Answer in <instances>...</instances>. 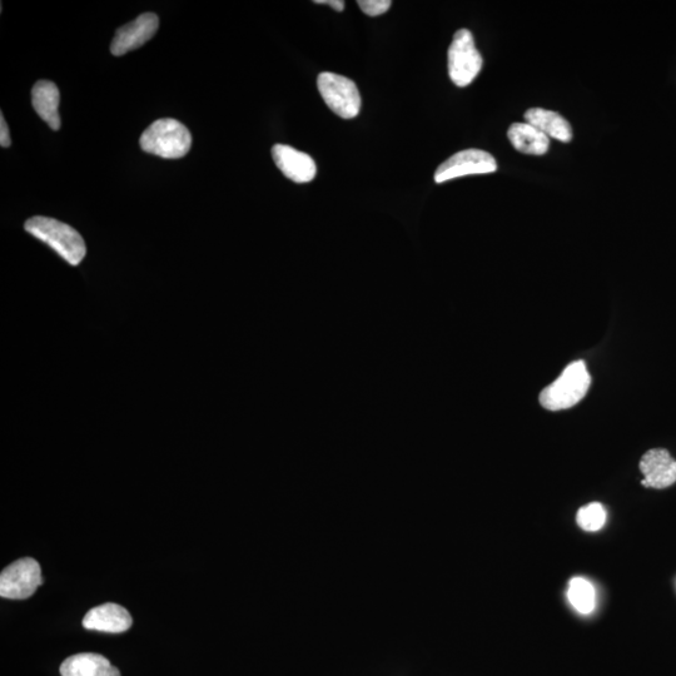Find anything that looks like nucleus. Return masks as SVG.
<instances>
[{
	"mask_svg": "<svg viewBox=\"0 0 676 676\" xmlns=\"http://www.w3.org/2000/svg\"><path fill=\"white\" fill-rule=\"evenodd\" d=\"M640 471L644 480L641 484L653 489H666L676 482V460L665 449H653L641 457Z\"/></svg>",
	"mask_w": 676,
	"mask_h": 676,
	"instance_id": "nucleus-9",
	"label": "nucleus"
},
{
	"mask_svg": "<svg viewBox=\"0 0 676 676\" xmlns=\"http://www.w3.org/2000/svg\"><path fill=\"white\" fill-rule=\"evenodd\" d=\"M62 676H121L116 666L103 655L82 653L71 656L61 665Z\"/></svg>",
	"mask_w": 676,
	"mask_h": 676,
	"instance_id": "nucleus-12",
	"label": "nucleus"
},
{
	"mask_svg": "<svg viewBox=\"0 0 676 676\" xmlns=\"http://www.w3.org/2000/svg\"><path fill=\"white\" fill-rule=\"evenodd\" d=\"M59 101H61V94H59L56 84L49 81H39L34 84L32 89L34 111L53 131H58L61 128V117H59L58 112Z\"/></svg>",
	"mask_w": 676,
	"mask_h": 676,
	"instance_id": "nucleus-13",
	"label": "nucleus"
},
{
	"mask_svg": "<svg viewBox=\"0 0 676 676\" xmlns=\"http://www.w3.org/2000/svg\"><path fill=\"white\" fill-rule=\"evenodd\" d=\"M139 144L144 152L167 159L185 157L192 146L191 132L172 118L158 119L143 132Z\"/></svg>",
	"mask_w": 676,
	"mask_h": 676,
	"instance_id": "nucleus-3",
	"label": "nucleus"
},
{
	"mask_svg": "<svg viewBox=\"0 0 676 676\" xmlns=\"http://www.w3.org/2000/svg\"><path fill=\"white\" fill-rule=\"evenodd\" d=\"M568 596L571 605L581 614H589L595 606V589L590 581L583 578L571 579Z\"/></svg>",
	"mask_w": 676,
	"mask_h": 676,
	"instance_id": "nucleus-16",
	"label": "nucleus"
},
{
	"mask_svg": "<svg viewBox=\"0 0 676 676\" xmlns=\"http://www.w3.org/2000/svg\"><path fill=\"white\" fill-rule=\"evenodd\" d=\"M26 231L53 248L69 265L78 266L86 257L87 247L79 233L66 223L49 217H33L26 222Z\"/></svg>",
	"mask_w": 676,
	"mask_h": 676,
	"instance_id": "nucleus-1",
	"label": "nucleus"
},
{
	"mask_svg": "<svg viewBox=\"0 0 676 676\" xmlns=\"http://www.w3.org/2000/svg\"><path fill=\"white\" fill-rule=\"evenodd\" d=\"M526 123L538 128L546 137L558 139L568 143L573 139V129L559 113L543 108H531L525 113Z\"/></svg>",
	"mask_w": 676,
	"mask_h": 676,
	"instance_id": "nucleus-14",
	"label": "nucleus"
},
{
	"mask_svg": "<svg viewBox=\"0 0 676 676\" xmlns=\"http://www.w3.org/2000/svg\"><path fill=\"white\" fill-rule=\"evenodd\" d=\"M482 57L475 46L474 37L467 29L455 33L449 48V74L457 87L469 86L479 76Z\"/></svg>",
	"mask_w": 676,
	"mask_h": 676,
	"instance_id": "nucleus-5",
	"label": "nucleus"
},
{
	"mask_svg": "<svg viewBox=\"0 0 676 676\" xmlns=\"http://www.w3.org/2000/svg\"><path fill=\"white\" fill-rule=\"evenodd\" d=\"M318 91L328 108L337 116L352 119L359 116L361 96L350 78L335 73H321L317 78Z\"/></svg>",
	"mask_w": 676,
	"mask_h": 676,
	"instance_id": "nucleus-4",
	"label": "nucleus"
},
{
	"mask_svg": "<svg viewBox=\"0 0 676 676\" xmlns=\"http://www.w3.org/2000/svg\"><path fill=\"white\" fill-rule=\"evenodd\" d=\"M315 3L326 4V6L332 7L337 12H342L345 9L344 0H315Z\"/></svg>",
	"mask_w": 676,
	"mask_h": 676,
	"instance_id": "nucleus-20",
	"label": "nucleus"
},
{
	"mask_svg": "<svg viewBox=\"0 0 676 676\" xmlns=\"http://www.w3.org/2000/svg\"><path fill=\"white\" fill-rule=\"evenodd\" d=\"M272 157L278 169L288 180L308 183L316 177V163L307 153L297 151L286 144H276L272 148Z\"/></svg>",
	"mask_w": 676,
	"mask_h": 676,
	"instance_id": "nucleus-10",
	"label": "nucleus"
},
{
	"mask_svg": "<svg viewBox=\"0 0 676 676\" xmlns=\"http://www.w3.org/2000/svg\"><path fill=\"white\" fill-rule=\"evenodd\" d=\"M496 169L497 163L490 153L481 149H466L440 164L435 172V182L444 183L465 176L486 175Z\"/></svg>",
	"mask_w": 676,
	"mask_h": 676,
	"instance_id": "nucleus-7",
	"label": "nucleus"
},
{
	"mask_svg": "<svg viewBox=\"0 0 676 676\" xmlns=\"http://www.w3.org/2000/svg\"><path fill=\"white\" fill-rule=\"evenodd\" d=\"M591 376L584 361H575L540 394V404L549 411L568 410L578 405L590 389Z\"/></svg>",
	"mask_w": 676,
	"mask_h": 676,
	"instance_id": "nucleus-2",
	"label": "nucleus"
},
{
	"mask_svg": "<svg viewBox=\"0 0 676 676\" xmlns=\"http://www.w3.org/2000/svg\"><path fill=\"white\" fill-rule=\"evenodd\" d=\"M133 619L123 606L107 603L89 610L84 616L83 626L101 633L121 634L131 629Z\"/></svg>",
	"mask_w": 676,
	"mask_h": 676,
	"instance_id": "nucleus-11",
	"label": "nucleus"
},
{
	"mask_svg": "<svg viewBox=\"0 0 676 676\" xmlns=\"http://www.w3.org/2000/svg\"><path fill=\"white\" fill-rule=\"evenodd\" d=\"M357 4L367 16L377 17L389 11L392 3L390 0H359Z\"/></svg>",
	"mask_w": 676,
	"mask_h": 676,
	"instance_id": "nucleus-18",
	"label": "nucleus"
},
{
	"mask_svg": "<svg viewBox=\"0 0 676 676\" xmlns=\"http://www.w3.org/2000/svg\"><path fill=\"white\" fill-rule=\"evenodd\" d=\"M159 19L154 13L141 14L133 22L118 29L111 44L113 56L121 57L134 49L141 48L157 33Z\"/></svg>",
	"mask_w": 676,
	"mask_h": 676,
	"instance_id": "nucleus-8",
	"label": "nucleus"
},
{
	"mask_svg": "<svg viewBox=\"0 0 676 676\" xmlns=\"http://www.w3.org/2000/svg\"><path fill=\"white\" fill-rule=\"evenodd\" d=\"M11 143V133H9L8 124L2 113V117H0V144L3 148H7L11 146Z\"/></svg>",
	"mask_w": 676,
	"mask_h": 676,
	"instance_id": "nucleus-19",
	"label": "nucleus"
},
{
	"mask_svg": "<svg viewBox=\"0 0 676 676\" xmlns=\"http://www.w3.org/2000/svg\"><path fill=\"white\" fill-rule=\"evenodd\" d=\"M44 583L41 566L32 558L14 561L0 574V595L12 600H26Z\"/></svg>",
	"mask_w": 676,
	"mask_h": 676,
	"instance_id": "nucleus-6",
	"label": "nucleus"
},
{
	"mask_svg": "<svg viewBox=\"0 0 676 676\" xmlns=\"http://www.w3.org/2000/svg\"><path fill=\"white\" fill-rule=\"evenodd\" d=\"M576 521L581 529L585 531H598L603 528L606 521V513L604 506L599 502L581 507L576 515Z\"/></svg>",
	"mask_w": 676,
	"mask_h": 676,
	"instance_id": "nucleus-17",
	"label": "nucleus"
},
{
	"mask_svg": "<svg viewBox=\"0 0 676 676\" xmlns=\"http://www.w3.org/2000/svg\"><path fill=\"white\" fill-rule=\"evenodd\" d=\"M515 149L531 156H543L549 151L550 138L529 123H514L507 132Z\"/></svg>",
	"mask_w": 676,
	"mask_h": 676,
	"instance_id": "nucleus-15",
	"label": "nucleus"
}]
</instances>
